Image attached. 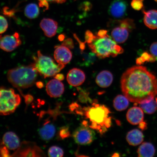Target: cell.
Segmentation results:
<instances>
[{
    "label": "cell",
    "instance_id": "31",
    "mask_svg": "<svg viewBox=\"0 0 157 157\" xmlns=\"http://www.w3.org/2000/svg\"><path fill=\"white\" fill-rule=\"evenodd\" d=\"M70 132L68 128L64 127L61 128L59 132V136L62 139L67 138L70 136Z\"/></svg>",
    "mask_w": 157,
    "mask_h": 157
},
{
    "label": "cell",
    "instance_id": "41",
    "mask_svg": "<svg viewBox=\"0 0 157 157\" xmlns=\"http://www.w3.org/2000/svg\"><path fill=\"white\" fill-rule=\"evenodd\" d=\"M155 1H156L157 2V0H155Z\"/></svg>",
    "mask_w": 157,
    "mask_h": 157
},
{
    "label": "cell",
    "instance_id": "11",
    "mask_svg": "<svg viewBox=\"0 0 157 157\" xmlns=\"http://www.w3.org/2000/svg\"><path fill=\"white\" fill-rule=\"evenodd\" d=\"M54 58L58 63L66 65L71 60L72 54L69 48L61 45L55 47Z\"/></svg>",
    "mask_w": 157,
    "mask_h": 157
},
{
    "label": "cell",
    "instance_id": "16",
    "mask_svg": "<svg viewBox=\"0 0 157 157\" xmlns=\"http://www.w3.org/2000/svg\"><path fill=\"white\" fill-rule=\"evenodd\" d=\"M117 24V26L111 31V36L117 44H123L127 40L130 31L125 27Z\"/></svg>",
    "mask_w": 157,
    "mask_h": 157
},
{
    "label": "cell",
    "instance_id": "14",
    "mask_svg": "<svg viewBox=\"0 0 157 157\" xmlns=\"http://www.w3.org/2000/svg\"><path fill=\"white\" fill-rule=\"evenodd\" d=\"M40 26L44 35L48 38H52L56 34L58 23L52 19L44 18L41 21Z\"/></svg>",
    "mask_w": 157,
    "mask_h": 157
},
{
    "label": "cell",
    "instance_id": "36",
    "mask_svg": "<svg viewBox=\"0 0 157 157\" xmlns=\"http://www.w3.org/2000/svg\"><path fill=\"white\" fill-rule=\"evenodd\" d=\"M25 103H26L27 105L33 101V98L31 95H27L25 96Z\"/></svg>",
    "mask_w": 157,
    "mask_h": 157
},
{
    "label": "cell",
    "instance_id": "19",
    "mask_svg": "<svg viewBox=\"0 0 157 157\" xmlns=\"http://www.w3.org/2000/svg\"><path fill=\"white\" fill-rule=\"evenodd\" d=\"M144 14V24L148 28L155 29H157V10H151L148 11L143 10Z\"/></svg>",
    "mask_w": 157,
    "mask_h": 157
},
{
    "label": "cell",
    "instance_id": "38",
    "mask_svg": "<svg viewBox=\"0 0 157 157\" xmlns=\"http://www.w3.org/2000/svg\"><path fill=\"white\" fill-rule=\"evenodd\" d=\"M139 124V128L142 129V130H145V129L147 128V124L146 122L143 121L142 122H141Z\"/></svg>",
    "mask_w": 157,
    "mask_h": 157
},
{
    "label": "cell",
    "instance_id": "29",
    "mask_svg": "<svg viewBox=\"0 0 157 157\" xmlns=\"http://www.w3.org/2000/svg\"><path fill=\"white\" fill-rule=\"evenodd\" d=\"M8 27L7 21L4 17L0 15V34L4 33Z\"/></svg>",
    "mask_w": 157,
    "mask_h": 157
},
{
    "label": "cell",
    "instance_id": "6",
    "mask_svg": "<svg viewBox=\"0 0 157 157\" xmlns=\"http://www.w3.org/2000/svg\"><path fill=\"white\" fill-rule=\"evenodd\" d=\"M21 103L20 96L16 94L13 89H0V115L12 113Z\"/></svg>",
    "mask_w": 157,
    "mask_h": 157
},
{
    "label": "cell",
    "instance_id": "17",
    "mask_svg": "<svg viewBox=\"0 0 157 157\" xmlns=\"http://www.w3.org/2000/svg\"><path fill=\"white\" fill-rule=\"evenodd\" d=\"M3 143L9 150H17L20 146L19 139L15 133L12 132L6 133L3 137Z\"/></svg>",
    "mask_w": 157,
    "mask_h": 157
},
{
    "label": "cell",
    "instance_id": "8",
    "mask_svg": "<svg viewBox=\"0 0 157 157\" xmlns=\"http://www.w3.org/2000/svg\"><path fill=\"white\" fill-rule=\"evenodd\" d=\"M75 142L81 145L91 144L95 138V133L88 125L82 124L74 131L72 135Z\"/></svg>",
    "mask_w": 157,
    "mask_h": 157
},
{
    "label": "cell",
    "instance_id": "15",
    "mask_svg": "<svg viewBox=\"0 0 157 157\" xmlns=\"http://www.w3.org/2000/svg\"><path fill=\"white\" fill-rule=\"evenodd\" d=\"M143 110L141 107H132L128 111L126 117L128 121L131 124L136 125L142 122L144 115Z\"/></svg>",
    "mask_w": 157,
    "mask_h": 157
},
{
    "label": "cell",
    "instance_id": "9",
    "mask_svg": "<svg viewBox=\"0 0 157 157\" xmlns=\"http://www.w3.org/2000/svg\"><path fill=\"white\" fill-rule=\"evenodd\" d=\"M21 44L18 33L12 35H0V48L5 52H12Z\"/></svg>",
    "mask_w": 157,
    "mask_h": 157
},
{
    "label": "cell",
    "instance_id": "25",
    "mask_svg": "<svg viewBox=\"0 0 157 157\" xmlns=\"http://www.w3.org/2000/svg\"><path fill=\"white\" fill-rule=\"evenodd\" d=\"M140 106L145 113L149 114L154 113L157 110V98L148 103L140 104Z\"/></svg>",
    "mask_w": 157,
    "mask_h": 157
},
{
    "label": "cell",
    "instance_id": "33",
    "mask_svg": "<svg viewBox=\"0 0 157 157\" xmlns=\"http://www.w3.org/2000/svg\"><path fill=\"white\" fill-rule=\"evenodd\" d=\"M62 46L67 47L69 48L72 49L74 48L73 40L70 38L67 39L62 43Z\"/></svg>",
    "mask_w": 157,
    "mask_h": 157
},
{
    "label": "cell",
    "instance_id": "28",
    "mask_svg": "<svg viewBox=\"0 0 157 157\" xmlns=\"http://www.w3.org/2000/svg\"><path fill=\"white\" fill-rule=\"evenodd\" d=\"M151 56L152 54H149L148 52H143L140 57L137 58V62L140 64H144L145 62H150Z\"/></svg>",
    "mask_w": 157,
    "mask_h": 157
},
{
    "label": "cell",
    "instance_id": "37",
    "mask_svg": "<svg viewBox=\"0 0 157 157\" xmlns=\"http://www.w3.org/2000/svg\"><path fill=\"white\" fill-rule=\"evenodd\" d=\"M55 78L61 81L64 79V77L63 74H57L55 76Z\"/></svg>",
    "mask_w": 157,
    "mask_h": 157
},
{
    "label": "cell",
    "instance_id": "21",
    "mask_svg": "<svg viewBox=\"0 0 157 157\" xmlns=\"http://www.w3.org/2000/svg\"><path fill=\"white\" fill-rule=\"evenodd\" d=\"M144 139L143 133L138 129H134L128 133L126 140L129 145L136 146L141 144Z\"/></svg>",
    "mask_w": 157,
    "mask_h": 157
},
{
    "label": "cell",
    "instance_id": "10",
    "mask_svg": "<svg viewBox=\"0 0 157 157\" xmlns=\"http://www.w3.org/2000/svg\"><path fill=\"white\" fill-rule=\"evenodd\" d=\"M127 8V3L124 0H114L109 6V13L113 18H122L126 13Z\"/></svg>",
    "mask_w": 157,
    "mask_h": 157
},
{
    "label": "cell",
    "instance_id": "26",
    "mask_svg": "<svg viewBox=\"0 0 157 157\" xmlns=\"http://www.w3.org/2000/svg\"><path fill=\"white\" fill-rule=\"evenodd\" d=\"M117 23L128 29L130 32H132L135 28L134 21L130 18H126L117 21Z\"/></svg>",
    "mask_w": 157,
    "mask_h": 157
},
{
    "label": "cell",
    "instance_id": "39",
    "mask_svg": "<svg viewBox=\"0 0 157 157\" xmlns=\"http://www.w3.org/2000/svg\"><path fill=\"white\" fill-rule=\"evenodd\" d=\"M36 85L37 87L39 88H41L44 87V83L42 82H36Z\"/></svg>",
    "mask_w": 157,
    "mask_h": 157
},
{
    "label": "cell",
    "instance_id": "27",
    "mask_svg": "<svg viewBox=\"0 0 157 157\" xmlns=\"http://www.w3.org/2000/svg\"><path fill=\"white\" fill-rule=\"evenodd\" d=\"M63 150L56 146L51 147L48 151V155L51 157H62L63 156Z\"/></svg>",
    "mask_w": 157,
    "mask_h": 157
},
{
    "label": "cell",
    "instance_id": "35",
    "mask_svg": "<svg viewBox=\"0 0 157 157\" xmlns=\"http://www.w3.org/2000/svg\"><path fill=\"white\" fill-rule=\"evenodd\" d=\"M38 1L39 2H46L48 3V2H50L62 4L65 2L66 0H38Z\"/></svg>",
    "mask_w": 157,
    "mask_h": 157
},
{
    "label": "cell",
    "instance_id": "23",
    "mask_svg": "<svg viewBox=\"0 0 157 157\" xmlns=\"http://www.w3.org/2000/svg\"><path fill=\"white\" fill-rule=\"evenodd\" d=\"M129 101L128 99L125 96L118 95L113 100V107L117 111L124 110L128 106Z\"/></svg>",
    "mask_w": 157,
    "mask_h": 157
},
{
    "label": "cell",
    "instance_id": "40",
    "mask_svg": "<svg viewBox=\"0 0 157 157\" xmlns=\"http://www.w3.org/2000/svg\"><path fill=\"white\" fill-rule=\"evenodd\" d=\"M64 38V37L63 35H60V36H59V39L60 40L62 41L63 40Z\"/></svg>",
    "mask_w": 157,
    "mask_h": 157
},
{
    "label": "cell",
    "instance_id": "2",
    "mask_svg": "<svg viewBox=\"0 0 157 157\" xmlns=\"http://www.w3.org/2000/svg\"><path fill=\"white\" fill-rule=\"evenodd\" d=\"M80 113L89 120L90 124L88 126L101 134L105 133L111 126V117L109 116L111 112L105 105L94 102L92 106L83 108Z\"/></svg>",
    "mask_w": 157,
    "mask_h": 157
},
{
    "label": "cell",
    "instance_id": "1",
    "mask_svg": "<svg viewBox=\"0 0 157 157\" xmlns=\"http://www.w3.org/2000/svg\"><path fill=\"white\" fill-rule=\"evenodd\" d=\"M121 88L129 101L139 104L150 102L157 95V80L146 67L138 66L127 69L121 76Z\"/></svg>",
    "mask_w": 157,
    "mask_h": 157
},
{
    "label": "cell",
    "instance_id": "30",
    "mask_svg": "<svg viewBox=\"0 0 157 157\" xmlns=\"http://www.w3.org/2000/svg\"><path fill=\"white\" fill-rule=\"evenodd\" d=\"M143 1L144 0H132L131 2V6L133 9L137 11L140 10L144 6Z\"/></svg>",
    "mask_w": 157,
    "mask_h": 157
},
{
    "label": "cell",
    "instance_id": "20",
    "mask_svg": "<svg viewBox=\"0 0 157 157\" xmlns=\"http://www.w3.org/2000/svg\"><path fill=\"white\" fill-rule=\"evenodd\" d=\"M56 132L54 125L47 121L39 131V134L41 138L44 140H49L54 136Z\"/></svg>",
    "mask_w": 157,
    "mask_h": 157
},
{
    "label": "cell",
    "instance_id": "4",
    "mask_svg": "<svg viewBox=\"0 0 157 157\" xmlns=\"http://www.w3.org/2000/svg\"><path fill=\"white\" fill-rule=\"evenodd\" d=\"M88 45L92 52L101 59L110 56L115 57L124 52L123 48L108 34L104 36L94 35L93 40Z\"/></svg>",
    "mask_w": 157,
    "mask_h": 157
},
{
    "label": "cell",
    "instance_id": "13",
    "mask_svg": "<svg viewBox=\"0 0 157 157\" xmlns=\"http://www.w3.org/2000/svg\"><path fill=\"white\" fill-rule=\"evenodd\" d=\"M46 90L47 93L51 97H59L64 93V84L60 80L56 78L52 79L47 83Z\"/></svg>",
    "mask_w": 157,
    "mask_h": 157
},
{
    "label": "cell",
    "instance_id": "34",
    "mask_svg": "<svg viewBox=\"0 0 157 157\" xmlns=\"http://www.w3.org/2000/svg\"><path fill=\"white\" fill-rule=\"evenodd\" d=\"M151 54L157 58V42L153 43L150 48Z\"/></svg>",
    "mask_w": 157,
    "mask_h": 157
},
{
    "label": "cell",
    "instance_id": "7",
    "mask_svg": "<svg viewBox=\"0 0 157 157\" xmlns=\"http://www.w3.org/2000/svg\"><path fill=\"white\" fill-rule=\"evenodd\" d=\"M45 154L36 143L32 142H24L10 157H42Z\"/></svg>",
    "mask_w": 157,
    "mask_h": 157
},
{
    "label": "cell",
    "instance_id": "18",
    "mask_svg": "<svg viewBox=\"0 0 157 157\" xmlns=\"http://www.w3.org/2000/svg\"><path fill=\"white\" fill-rule=\"evenodd\" d=\"M113 80V75L107 70H103L100 72L96 78V83L98 85L103 88L109 87L112 83Z\"/></svg>",
    "mask_w": 157,
    "mask_h": 157
},
{
    "label": "cell",
    "instance_id": "32",
    "mask_svg": "<svg viewBox=\"0 0 157 157\" xmlns=\"http://www.w3.org/2000/svg\"><path fill=\"white\" fill-rule=\"evenodd\" d=\"M9 149L6 146L0 148V157H10Z\"/></svg>",
    "mask_w": 157,
    "mask_h": 157
},
{
    "label": "cell",
    "instance_id": "3",
    "mask_svg": "<svg viewBox=\"0 0 157 157\" xmlns=\"http://www.w3.org/2000/svg\"><path fill=\"white\" fill-rule=\"evenodd\" d=\"M38 73L33 64L12 69L7 74L8 81L17 88H27L32 87L36 82Z\"/></svg>",
    "mask_w": 157,
    "mask_h": 157
},
{
    "label": "cell",
    "instance_id": "24",
    "mask_svg": "<svg viewBox=\"0 0 157 157\" xmlns=\"http://www.w3.org/2000/svg\"><path fill=\"white\" fill-rule=\"evenodd\" d=\"M25 16L29 19L36 18L39 14V10L38 6L35 3L29 4L25 8Z\"/></svg>",
    "mask_w": 157,
    "mask_h": 157
},
{
    "label": "cell",
    "instance_id": "22",
    "mask_svg": "<svg viewBox=\"0 0 157 157\" xmlns=\"http://www.w3.org/2000/svg\"><path fill=\"white\" fill-rule=\"evenodd\" d=\"M155 150L150 143L144 142L139 147L137 153L139 157H152L154 156Z\"/></svg>",
    "mask_w": 157,
    "mask_h": 157
},
{
    "label": "cell",
    "instance_id": "5",
    "mask_svg": "<svg viewBox=\"0 0 157 157\" xmlns=\"http://www.w3.org/2000/svg\"><path fill=\"white\" fill-rule=\"evenodd\" d=\"M33 59V66L38 73L44 78L55 76L65 67L64 64H56L52 58L44 56L40 51L37 52V56H34Z\"/></svg>",
    "mask_w": 157,
    "mask_h": 157
},
{
    "label": "cell",
    "instance_id": "12",
    "mask_svg": "<svg viewBox=\"0 0 157 157\" xmlns=\"http://www.w3.org/2000/svg\"><path fill=\"white\" fill-rule=\"evenodd\" d=\"M86 79L84 72L77 68H73L70 70L67 76V80L70 85L77 87L82 85Z\"/></svg>",
    "mask_w": 157,
    "mask_h": 157
}]
</instances>
